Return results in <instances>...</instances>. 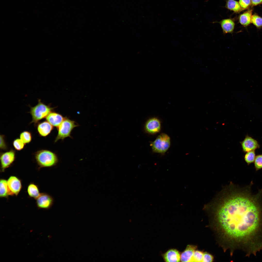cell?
Wrapping results in <instances>:
<instances>
[{
  "label": "cell",
  "mask_w": 262,
  "mask_h": 262,
  "mask_svg": "<svg viewBox=\"0 0 262 262\" xmlns=\"http://www.w3.org/2000/svg\"><path fill=\"white\" fill-rule=\"evenodd\" d=\"M20 139L25 144L29 143L32 140V134L29 131H24L20 133Z\"/></svg>",
  "instance_id": "20"
},
{
  "label": "cell",
  "mask_w": 262,
  "mask_h": 262,
  "mask_svg": "<svg viewBox=\"0 0 262 262\" xmlns=\"http://www.w3.org/2000/svg\"><path fill=\"white\" fill-rule=\"evenodd\" d=\"M13 146L15 149L17 151H20L23 149L25 144L20 139L16 138L13 142Z\"/></svg>",
  "instance_id": "24"
},
{
  "label": "cell",
  "mask_w": 262,
  "mask_h": 262,
  "mask_svg": "<svg viewBox=\"0 0 262 262\" xmlns=\"http://www.w3.org/2000/svg\"><path fill=\"white\" fill-rule=\"evenodd\" d=\"M219 23L224 34L232 33L233 32L235 24L232 19L230 18L223 19Z\"/></svg>",
  "instance_id": "12"
},
{
  "label": "cell",
  "mask_w": 262,
  "mask_h": 262,
  "mask_svg": "<svg viewBox=\"0 0 262 262\" xmlns=\"http://www.w3.org/2000/svg\"><path fill=\"white\" fill-rule=\"evenodd\" d=\"M78 125L74 121L68 118H65L57 128L58 133L54 141L57 142L59 139L63 140L68 137H71L73 129Z\"/></svg>",
  "instance_id": "5"
},
{
  "label": "cell",
  "mask_w": 262,
  "mask_h": 262,
  "mask_svg": "<svg viewBox=\"0 0 262 262\" xmlns=\"http://www.w3.org/2000/svg\"><path fill=\"white\" fill-rule=\"evenodd\" d=\"M252 10H250L240 15L239 16V21L241 25L244 27L248 25L251 23Z\"/></svg>",
  "instance_id": "16"
},
{
  "label": "cell",
  "mask_w": 262,
  "mask_h": 262,
  "mask_svg": "<svg viewBox=\"0 0 262 262\" xmlns=\"http://www.w3.org/2000/svg\"><path fill=\"white\" fill-rule=\"evenodd\" d=\"M30 110L29 113L32 117V120L30 123H33L36 125L39 122L46 118L52 112L53 108L38 99L37 105L34 106L29 105Z\"/></svg>",
  "instance_id": "3"
},
{
  "label": "cell",
  "mask_w": 262,
  "mask_h": 262,
  "mask_svg": "<svg viewBox=\"0 0 262 262\" xmlns=\"http://www.w3.org/2000/svg\"><path fill=\"white\" fill-rule=\"evenodd\" d=\"M15 151L12 149L1 153L0 160L1 171L4 172L13 163L16 157Z\"/></svg>",
  "instance_id": "6"
},
{
  "label": "cell",
  "mask_w": 262,
  "mask_h": 262,
  "mask_svg": "<svg viewBox=\"0 0 262 262\" xmlns=\"http://www.w3.org/2000/svg\"><path fill=\"white\" fill-rule=\"evenodd\" d=\"M7 181L10 196L18 195L22 188L21 180L15 176H11L8 178Z\"/></svg>",
  "instance_id": "8"
},
{
  "label": "cell",
  "mask_w": 262,
  "mask_h": 262,
  "mask_svg": "<svg viewBox=\"0 0 262 262\" xmlns=\"http://www.w3.org/2000/svg\"><path fill=\"white\" fill-rule=\"evenodd\" d=\"M251 23L257 28L262 26V18L256 14L252 15Z\"/></svg>",
  "instance_id": "23"
},
{
  "label": "cell",
  "mask_w": 262,
  "mask_h": 262,
  "mask_svg": "<svg viewBox=\"0 0 262 262\" xmlns=\"http://www.w3.org/2000/svg\"><path fill=\"white\" fill-rule=\"evenodd\" d=\"M27 192L29 197L35 199L41 194L38 187L33 183H31L28 185L27 188Z\"/></svg>",
  "instance_id": "17"
},
{
  "label": "cell",
  "mask_w": 262,
  "mask_h": 262,
  "mask_svg": "<svg viewBox=\"0 0 262 262\" xmlns=\"http://www.w3.org/2000/svg\"><path fill=\"white\" fill-rule=\"evenodd\" d=\"M171 139L167 134L162 133L151 142L150 145L153 152L163 154L168 149L171 145Z\"/></svg>",
  "instance_id": "4"
},
{
  "label": "cell",
  "mask_w": 262,
  "mask_h": 262,
  "mask_svg": "<svg viewBox=\"0 0 262 262\" xmlns=\"http://www.w3.org/2000/svg\"><path fill=\"white\" fill-rule=\"evenodd\" d=\"M239 3L243 10L247 8L251 4V0H239Z\"/></svg>",
  "instance_id": "26"
},
{
  "label": "cell",
  "mask_w": 262,
  "mask_h": 262,
  "mask_svg": "<svg viewBox=\"0 0 262 262\" xmlns=\"http://www.w3.org/2000/svg\"><path fill=\"white\" fill-rule=\"evenodd\" d=\"M251 4L253 6L257 5L262 2V0H251Z\"/></svg>",
  "instance_id": "29"
},
{
  "label": "cell",
  "mask_w": 262,
  "mask_h": 262,
  "mask_svg": "<svg viewBox=\"0 0 262 262\" xmlns=\"http://www.w3.org/2000/svg\"><path fill=\"white\" fill-rule=\"evenodd\" d=\"M46 121L52 126L57 128L63 121L64 118L60 114L55 112H51L46 117Z\"/></svg>",
  "instance_id": "15"
},
{
  "label": "cell",
  "mask_w": 262,
  "mask_h": 262,
  "mask_svg": "<svg viewBox=\"0 0 262 262\" xmlns=\"http://www.w3.org/2000/svg\"><path fill=\"white\" fill-rule=\"evenodd\" d=\"M9 196H10V191L7 180L1 179L0 180V197L1 198H7Z\"/></svg>",
  "instance_id": "18"
},
{
  "label": "cell",
  "mask_w": 262,
  "mask_h": 262,
  "mask_svg": "<svg viewBox=\"0 0 262 262\" xmlns=\"http://www.w3.org/2000/svg\"><path fill=\"white\" fill-rule=\"evenodd\" d=\"M254 162L256 171L262 168V155H258L256 156Z\"/></svg>",
  "instance_id": "25"
},
{
  "label": "cell",
  "mask_w": 262,
  "mask_h": 262,
  "mask_svg": "<svg viewBox=\"0 0 262 262\" xmlns=\"http://www.w3.org/2000/svg\"><path fill=\"white\" fill-rule=\"evenodd\" d=\"M53 129V126L47 121L39 123L37 125V129L39 135L45 137L48 136Z\"/></svg>",
  "instance_id": "11"
},
{
  "label": "cell",
  "mask_w": 262,
  "mask_h": 262,
  "mask_svg": "<svg viewBox=\"0 0 262 262\" xmlns=\"http://www.w3.org/2000/svg\"><path fill=\"white\" fill-rule=\"evenodd\" d=\"M144 128L146 132L148 134H156L161 130V121L159 119L156 117L150 118L146 122Z\"/></svg>",
  "instance_id": "7"
},
{
  "label": "cell",
  "mask_w": 262,
  "mask_h": 262,
  "mask_svg": "<svg viewBox=\"0 0 262 262\" xmlns=\"http://www.w3.org/2000/svg\"><path fill=\"white\" fill-rule=\"evenodd\" d=\"M210 224L225 250L248 252L262 244V188L255 193L250 184L225 188L205 206Z\"/></svg>",
  "instance_id": "1"
},
{
  "label": "cell",
  "mask_w": 262,
  "mask_h": 262,
  "mask_svg": "<svg viewBox=\"0 0 262 262\" xmlns=\"http://www.w3.org/2000/svg\"><path fill=\"white\" fill-rule=\"evenodd\" d=\"M197 248L195 245H188L180 255V260L182 262H191L194 252Z\"/></svg>",
  "instance_id": "13"
},
{
  "label": "cell",
  "mask_w": 262,
  "mask_h": 262,
  "mask_svg": "<svg viewBox=\"0 0 262 262\" xmlns=\"http://www.w3.org/2000/svg\"><path fill=\"white\" fill-rule=\"evenodd\" d=\"M213 257L208 252H204L203 262H211L213 260Z\"/></svg>",
  "instance_id": "27"
},
{
  "label": "cell",
  "mask_w": 262,
  "mask_h": 262,
  "mask_svg": "<svg viewBox=\"0 0 262 262\" xmlns=\"http://www.w3.org/2000/svg\"><path fill=\"white\" fill-rule=\"evenodd\" d=\"M36 204L39 209H48L52 205L54 200L52 197L49 194L45 193H41L36 199Z\"/></svg>",
  "instance_id": "9"
},
{
  "label": "cell",
  "mask_w": 262,
  "mask_h": 262,
  "mask_svg": "<svg viewBox=\"0 0 262 262\" xmlns=\"http://www.w3.org/2000/svg\"><path fill=\"white\" fill-rule=\"evenodd\" d=\"M166 262H179L180 260V255L176 249H171L166 252L163 255Z\"/></svg>",
  "instance_id": "14"
},
{
  "label": "cell",
  "mask_w": 262,
  "mask_h": 262,
  "mask_svg": "<svg viewBox=\"0 0 262 262\" xmlns=\"http://www.w3.org/2000/svg\"><path fill=\"white\" fill-rule=\"evenodd\" d=\"M5 136L3 135H0V148L1 150H5L8 149V147L5 140Z\"/></svg>",
  "instance_id": "28"
},
{
  "label": "cell",
  "mask_w": 262,
  "mask_h": 262,
  "mask_svg": "<svg viewBox=\"0 0 262 262\" xmlns=\"http://www.w3.org/2000/svg\"><path fill=\"white\" fill-rule=\"evenodd\" d=\"M243 150L245 152L254 150L258 147L259 144L257 142L251 137H246L241 143Z\"/></svg>",
  "instance_id": "10"
},
{
  "label": "cell",
  "mask_w": 262,
  "mask_h": 262,
  "mask_svg": "<svg viewBox=\"0 0 262 262\" xmlns=\"http://www.w3.org/2000/svg\"><path fill=\"white\" fill-rule=\"evenodd\" d=\"M204 253L202 251L196 250L191 262H203Z\"/></svg>",
  "instance_id": "21"
},
{
  "label": "cell",
  "mask_w": 262,
  "mask_h": 262,
  "mask_svg": "<svg viewBox=\"0 0 262 262\" xmlns=\"http://www.w3.org/2000/svg\"><path fill=\"white\" fill-rule=\"evenodd\" d=\"M255 157V154L254 150L247 152L245 154V160L248 165L253 163Z\"/></svg>",
  "instance_id": "22"
},
{
  "label": "cell",
  "mask_w": 262,
  "mask_h": 262,
  "mask_svg": "<svg viewBox=\"0 0 262 262\" xmlns=\"http://www.w3.org/2000/svg\"><path fill=\"white\" fill-rule=\"evenodd\" d=\"M225 7L228 9L236 13L240 12L243 10L239 2L235 0H227Z\"/></svg>",
  "instance_id": "19"
},
{
  "label": "cell",
  "mask_w": 262,
  "mask_h": 262,
  "mask_svg": "<svg viewBox=\"0 0 262 262\" xmlns=\"http://www.w3.org/2000/svg\"><path fill=\"white\" fill-rule=\"evenodd\" d=\"M35 158L39 168L54 166L58 161L56 155L47 150L42 149L37 151L35 154Z\"/></svg>",
  "instance_id": "2"
}]
</instances>
